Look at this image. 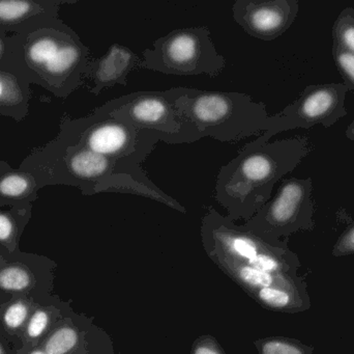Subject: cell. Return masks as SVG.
I'll return each instance as SVG.
<instances>
[{
    "instance_id": "cell-23",
    "label": "cell",
    "mask_w": 354,
    "mask_h": 354,
    "mask_svg": "<svg viewBox=\"0 0 354 354\" xmlns=\"http://www.w3.org/2000/svg\"><path fill=\"white\" fill-rule=\"evenodd\" d=\"M259 303L270 309L284 310L292 303V297L283 287H266L251 292Z\"/></svg>"
},
{
    "instance_id": "cell-22",
    "label": "cell",
    "mask_w": 354,
    "mask_h": 354,
    "mask_svg": "<svg viewBox=\"0 0 354 354\" xmlns=\"http://www.w3.org/2000/svg\"><path fill=\"white\" fill-rule=\"evenodd\" d=\"M333 46L354 55V8H345L335 20L332 28Z\"/></svg>"
},
{
    "instance_id": "cell-4",
    "label": "cell",
    "mask_w": 354,
    "mask_h": 354,
    "mask_svg": "<svg viewBox=\"0 0 354 354\" xmlns=\"http://www.w3.org/2000/svg\"><path fill=\"white\" fill-rule=\"evenodd\" d=\"M56 139L95 153L140 164L157 143H167V139L160 133L135 128L128 123L99 112L97 108L78 118L62 116Z\"/></svg>"
},
{
    "instance_id": "cell-2",
    "label": "cell",
    "mask_w": 354,
    "mask_h": 354,
    "mask_svg": "<svg viewBox=\"0 0 354 354\" xmlns=\"http://www.w3.org/2000/svg\"><path fill=\"white\" fill-rule=\"evenodd\" d=\"M274 135L272 130L262 133L221 168L214 195L229 220H251L272 199L274 185L312 151L308 137L270 141Z\"/></svg>"
},
{
    "instance_id": "cell-24",
    "label": "cell",
    "mask_w": 354,
    "mask_h": 354,
    "mask_svg": "<svg viewBox=\"0 0 354 354\" xmlns=\"http://www.w3.org/2000/svg\"><path fill=\"white\" fill-rule=\"evenodd\" d=\"M333 58L343 79V83L354 95V55L340 48L333 46Z\"/></svg>"
},
{
    "instance_id": "cell-31",
    "label": "cell",
    "mask_w": 354,
    "mask_h": 354,
    "mask_svg": "<svg viewBox=\"0 0 354 354\" xmlns=\"http://www.w3.org/2000/svg\"><path fill=\"white\" fill-rule=\"evenodd\" d=\"M346 137L351 141H354V120L349 124L348 128L346 129Z\"/></svg>"
},
{
    "instance_id": "cell-18",
    "label": "cell",
    "mask_w": 354,
    "mask_h": 354,
    "mask_svg": "<svg viewBox=\"0 0 354 354\" xmlns=\"http://www.w3.org/2000/svg\"><path fill=\"white\" fill-rule=\"evenodd\" d=\"M88 334L74 312L55 324L39 345L48 354H88Z\"/></svg>"
},
{
    "instance_id": "cell-27",
    "label": "cell",
    "mask_w": 354,
    "mask_h": 354,
    "mask_svg": "<svg viewBox=\"0 0 354 354\" xmlns=\"http://www.w3.org/2000/svg\"><path fill=\"white\" fill-rule=\"evenodd\" d=\"M193 354H224V353L212 339H200L194 345Z\"/></svg>"
},
{
    "instance_id": "cell-21",
    "label": "cell",
    "mask_w": 354,
    "mask_h": 354,
    "mask_svg": "<svg viewBox=\"0 0 354 354\" xmlns=\"http://www.w3.org/2000/svg\"><path fill=\"white\" fill-rule=\"evenodd\" d=\"M216 257L218 258V261L222 262L223 267L226 272L247 290L250 289L251 292H253L266 287H276L277 280L274 274L256 269L245 262L235 261L218 256Z\"/></svg>"
},
{
    "instance_id": "cell-12",
    "label": "cell",
    "mask_w": 354,
    "mask_h": 354,
    "mask_svg": "<svg viewBox=\"0 0 354 354\" xmlns=\"http://www.w3.org/2000/svg\"><path fill=\"white\" fill-rule=\"evenodd\" d=\"M91 60V49L78 37L64 45L46 64L37 85L59 99H66L84 85L83 75Z\"/></svg>"
},
{
    "instance_id": "cell-26",
    "label": "cell",
    "mask_w": 354,
    "mask_h": 354,
    "mask_svg": "<svg viewBox=\"0 0 354 354\" xmlns=\"http://www.w3.org/2000/svg\"><path fill=\"white\" fill-rule=\"evenodd\" d=\"M261 354H304L303 351L291 344L283 340H266L261 343Z\"/></svg>"
},
{
    "instance_id": "cell-7",
    "label": "cell",
    "mask_w": 354,
    "mask_h": 354,
    "mask_svg": "<svg viewBox=\"0 0 354 354\" xmlns=\"http://www.w3.org/2000/svg\"><path fill=\"white\" fill-rule=\"evenodd\" d=\"M79 35L60 18L50 19L8 37L6 57L0 69L28 85H37L46 64Z\"/></svg>"
},
{
    "instance_id": "cell-5",
    "label": "cell",
    "mask_w": 354,
    "mask_h": 354,
    "mask_svg": "<svg viewBox=\"0 0 354 354\" xmlns=\"http://www.w3.org/2000/svg\"><path fill=\"white\" fill-rule=\"evenodd\" d=\"M226 66V58L218 53L205 25L174 29L142 53V69L165 75L204 74L214 78Z\"/></svg>"
},
{
    "instance_id": "cell-8",
    "label": "cell",
    "mask_w": 354,
    "mask_h": 354,
    "mask_svg": "<svg viewBox=\"0 0 354 354\" xmlns=\"http://www.w3.org/2000/svg\"><path fill=\"white\" fill-rule=\"evenodd\" d=\"M312 195L311 179H284L274 197L243 226L266 239L308 228L315 210Z\"/></svg>"
},
{
    "instance_id": "cell-30",
    "label": "cell",
    "mask_w": 354,
    "mask_h": 354,
    "mask_svg": "<svg viewBox=\"0 0 354 354\" xmlns=\"http://www.w3.org/2000/svg\"><path fill=\"white\" fill-rule=\"evenodd\" d=\"M0 354H18L8 339L0 333Z\"/></svg>"
},
{
    "instance_id": "cell-15",
    "label": "cell",
    "mask_w": 354,
    "mask_h": 354,
    "mask_svg": "<svg viewBox=\"0 0 354 354\" xmlns=\"http://www.w3.org/2000/svg\"><path fill=\"white\" fill-rule=\"evenodd\" d=\"M39 191L32 174L0 161V207L22 209L32 206L39 199Z\"/></svg>"
},
{
    "instance_id": "cell-1",
    "label": "cell",
    "mask_w": 354,
    "mask_h": 354,
    "mask_svg": "<svg viewBox=\"0 0 354 354\" xmlns=\"http://www.w3.org/2000/svg\"><path fill=\"white\" fill-rule=\"evenodd\" d=\"M37 179L39 188L52 185L76 187L83 195L115 193L139 195L181 213L187 210L158 187L138 162L118 159L68 145L58 139L33 150L19 166Z\"/></svg>"
},
{
    "instance_id": "cell-9",
    "label": "cell",
    "mask_w": 354,
    "mask_h": 354,
    "mask_svg": "<svg viewBox=\"0 0 354 354\" xmlns=\"http://www.w3.org/2000/svg\"><path fill=\"white\" fill-rule=\"evenodd\" d=\"M56 268L55 261L39 254L0 255V291L46 301L53 292Z\"/></svg>"
},
{
    "instance_id": "cell-28",
    "label": "cell",
    "mask_w": 354,
    "mask_h": 354,
    "mask_svg": "<svg viewBox=\"0 0 354 354\" xmlns=\"http://www.w3.org/2000/svg\"><path fill=\"white\" fill-rule=\"evenodd\" d=\"M339 247L342 251H354V224L343 235Z\"/></svg>"
},
{
    "instance_id": "cell-10",
    "label": "cell",
    "mask_w": 354,
    "mask_h": 354,
    "mask_svg": "<svg viewBox=\"0 0 354 354\" xmlns=\"http://www.w3.org/2000/svg\"><path fill=\"white\" fill-rule=\"evenodd\" d=\"M348 91L344 83L310 85L280 114L288 121L291 130L316 125L330 128L347 116L345 101Z\"/></svg>"
},
{
    "instance_id": "cell-19",
    "label": "cell",
    "mask_w": 354,
    "mask_h": 354,
    "mask_svg": "<svg viewBox=\"0 0 354 354\" xmlns=\"http://www.w3.org/2000/svg\"><path fill=\"white\" fill-rule=\"evenodd\" d=\"M30 85L0 69V116L22 122L29 114Z\"/></svg>"
},
{
    "instance_id": "cell-20",
    "label": "cell",
    "mask_w": 354,
    "mask_h": 354,
    "mask_svg": "<svg viewBox=\"0 0 354 354\" xmlns=\"http://www.w3.org/2000/svg\"><path fill=\"white\" fill-rule=\"evenodd\" d=\"M32 218V206L0 210V251L4 257L20 251V240Z\"/></svg>"
},
{
    "instance_id": "cell-14",
    "label": "cell",
    "mask_w": 354,
    "mask_h": 354,
    "mask_svg": "<svg viewBox=\"0 0 354 354\" xmlns=\"http://www.w3.org/2000/svg\"><path fill=\"white\" fill-rule=\"evenodd\" d=\"M68 0H0V29L12 35L50 19L59 18Z\"/></svg>"
},
{
    "instance_id": "cell-3",
    "label": "cell",
    "mask_w": 354,
    "mask_h": 354,
    "mask_svg": "<svg viewBox=\"0 0 354 354\" xmlns=\"http://www.w3.org/2000/svg\"><path fill=\"white\" fill-rule=\"evenodd\" d=\"M179 114L195 127L200 139L236 143L272 130H291L280 114L270 116L266 104L239 91H210L183 87L176 100Z\"/></svg>"
},
{
    "instance_id": "cell-29",
    "label": "cell",
    "mask_w": 354,
    "mask_h": 354,
    "mask_svg": "<svg viewBox=\"0 0 354 354\" xmlns=\"http://www.w3.org/2000/svg\"><path fill=\"white\" fill-rule=\"evenodd\" d=\"M10 33L0 29V64H1L3 58L6 57V50H8V37Z\"/></svg>"
},
{
    "instance_id": "cell-33",
    "label": "cell",
    "mask_w": 354,
    "mask_h": 354,
    "mask_svg": "<svg viewBox=\"0 0 354 354\" xmlns=\"http://www.w3.org/2000/svg\"><path fill=\"white\" fill-rule=\"evenodd\" d=\"M0 255L3 256V254H2L1 251H0Z\"/></svg>"
},
{
    "instance_id": "cell-11",
    "label": "cell",
    "mask_w": 354,
    "mask_h": 354,
    "mask_svg": "<svg viewBox=\"0 0 354 354\" xmlns=\"http://www.w3.org/2000/svg\"><path fill=\"white\" fill-rule=\"evenodd\" d=\"M299 10L297 0H237L232 6L235 22L248 35L266 42L286 33Z\"/></svg>"
},
{
    "instance_id": "cell-16",
    "label": "cell",
    "mask_w": 354,
    "mask_h": 354,
    "mask_svg": "<svg viewBox=\"0 0 354 354\" xmlns=\"http://www.w3.org/2000/svg\"><path fill=\"white\" fill-rule=\"evenodd\" d=\"M41 303L43 301L26 295L0 291V333L17 351L22 347L21 338L25 326Z\"/></svg>"
},
{
    "instance_id": "cell-17",
    "label": "cell",
    "mask_w": 354,
    "mask_h": 354,
    "mask_svg": "<svg viewBox=\"0 0 354 354\" xmlns=\"http://www.w3.org/2000/svg\"><path fill=\"white\" fill-rule=\"evenodd\" d=\"M72 311L70 303H64L57 295L52 294L39 303L25 326L21 338L22 347L17 353H24L39 346L55 324Z\"/></svg>"
},
{
    "instance_id": "cell-32",
    "label": "cell",
    "mask_w": 354,
    "mask_h": 354,
    "mask_svg": "<svg viewBox=\"0 0 354 354\" xmlns=\"http://www.w3.org/2000/svg\"><path fill=\"white\" fill-rule=\"evenodd\" d=\"M18 354H48L46 353L45 351H41L39 347H35V348L30 349V351H24V353H18Z\"/></svg>"
},
{
    "instance_id": "cell-6",
    "label": "cell",
    "mask_w": 354,
    "mask_h": 354,
    "mask_svg": "<svg viewBox=\"0 0 354 354\" xmlns=\"http://www.w3.org/2000/svg\"><path fill=\"white\" fill-rule=\"evenodd\" d=\"M183 89L134 91L109 100L97 109L135 128L160 133L169 145L195 143L200 141L195 127L181 116L176 107Z\"/></svg>"
},
{
    "instance_id": "cell-25",
    "label": "cell",
    "mask_w": 354,
    "mask_h": 354,
    "mask_svg": "<svg viewBox=\"0 0 354 354\" xmlns=\"http://www.w3.org/2000/svg\"><path fill=\"white\" fill-rule=\"evenodd\" d=\"M248 265L261 270V272H268V274H274L280 272L281 264L277 257V254L274 253V247L258 254L254 259L245 262Z\"/></svg>"
},
{
    "instance_id": "cell-13",
    "label": "cell",
    "mask_w": 354,
    "mask_h": 354,
    "mask_svg": "<svg viewBox=\"0 0 354 354\" xmlns=\"http://www.w3.org/2000/svg\"><path fill=\"white\" fill-rule=\"evenodd\" d=\"M142 69V58L132 49L114 43L104 55L91 58L83 75V83L89 93L99 96L105 89L128 85V77Z\"/></svg>"
}]
</instances>
